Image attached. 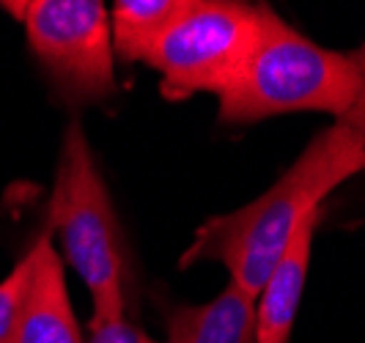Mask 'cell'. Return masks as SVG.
<instances>
[{
    "instance_id": "cell-1",
    "label": "cell",
    "mask_w": 365,
    "mask_h": 343,
    "mask_svg": "<svg viewBox=\"0 0 365 343\" xmlns=\"http://www.w3.org/2000/svg\"><path fill=\"white\" fill-rule=\"evenodd\" d=\"M360 170H365V143L335 121L313 138L264 195L201 222L179 267L217 261L231 277L228 283L258 297L302 222L313 212H322L329 193Z\"/></svg>"
},
{
    "instance_id": "cell-2",
    "label": "cell",
    "mask_w": 365,
    "mask_h": 343,
    "mask_svg": "<svg viewBox=\"0 0 365 343\" xmlns=\"http://www.w3.org/2000/svg\"><path fill=\"white\" fill-rule=\"evenodd\" d=\"M360 93V69L351 53L319 47L269 11L250 58L220 93L222 124H256L283 113H329L341 121Z\"/></svg>"
},
{
    "instance_id": "cell-3",
    "label": "cell",
    "mask_w": 365,
    "mask_h": 343,
    "mask_svg": "<svg viewBox=\"0 0 365 343\" xmlns=\"http://www.w3.org/2000/svg\"><path fill=\"white\" fill-rule=\"evenodd\" d=\"M47 206L50 228L61 239V253L91 294V324L127 319V242L80 121H69L61 135Z\"/></svg>"
},
{
    "instance_id": "cell-4",
    "label": "cell",
    "mask_w": 365,
    "mask_h": 343,
    "mask_svg": "<svg viewBox=\"0 0 365 343\" xmlns=\"http://www.w3.org/2000/svg\"><path fill=\"white\" fill-rule=\"evenodd\" d=\"M269 11L267 3L184 0L182 11L143 55V63L160 72L165 99L220 96L250 58Z\"/></svg>"
},
{
    "instance_id": "cell-5",
    "label": "cell",
    "mask_w": 365,
    "mask_h": 343,
    "mask_svg": "<svg viewBox=\"0 0 365 343\" xmlns=\"http://www.w3.org/2000/svg\"><path fill=\"white\" fill-rule=\"evenodd\" d=\"M61 96L88 105L115 93L110 11L99 0H3Z\"/></svg>"
},
{
    "instance_id": "cell-6",
    "label": "cell",
    "mask_w": 365,
    "mask_h": 343,
    "mask_svg": "<svg viewBox=\"0 0 365 343\" xmlns=\"http://www.w3.org/2000/svg\"><path fill=\"white\" fill-rule=\"evenodd\" d=\"M31 277L19 313L17 343H86L66 291V275L53 236H36L28 247Z\"/></svg>"
},
{
    "instance_id": "cell-7",
    "label": "cell",
    "mask_w": 365,
    "mask_h": 343,
    "mask_svg": "<svg viewBox=\"0 0 365 343\" xmlns=\"http://www.w3.org/2000/svg\"><path fill=\"white\" fill-rule=\"evenodd\" d=\"M322 212H313L294 234L256 300V343H289L311 267L313 236Z\"/></svg>"
},
{
    "instance_id": "cell-8",
    "label": "cell",
    "mask_w": 365,
    "mask_h": 343,
    "mask_svg": "<svg viewBox=\"0 0 365 343\" xmlns=\"http://www.w3.org/2000/svg\"><path fill=\"white\" fill-rule=\"evenodd\" d=\"M256 300L228 283L203 305L170 307L165 343H256Z\"/></svg>"
},
{
    "instance_id": "cell-9",
    "label": "cell",
    "mask_w": 365,
    "mask_h": 343,
    "mask_svg": "<svg viewBox=\"0 0 365 343\" xmlns=\"http://www.w3.org/2000/svg\"><path fill=\"white\" fill-rule=\"evenodd\" d=\"M184 0H118L110 11L113 53L121 61H143L146 50L182 11Z\"/></svg>"
},
{
    "instance_id": "cell-10",
    "label": "cell",
    "mask_w": 365,
    "mask_h": 343,
    "mask_svg": "<svg viewBox=\"0 0 365 343\" xmlns=\"http://www.w3.org/2000/svg\"><path fill=\"white\" fill-rule=\"evenodd\" d=\"M31 277V253H25L14 264V270L0 280V343H17L19 313Z\"/></svg>"
},
{
    "instance_id": "cell-11",
    "label": "cell",
    "mask_w": 365,
    "mask_h": 343,
    "mask_svg": "<svg viewBox=\"0 0 365 343\" xmlns=\"http://www.w3.org/2000/svg\"><path fill=\"white\" fill-rule=\"evenodd\" d=\"M86 343H160L143 329L121 319V322H108V324H91V338Z\"/></svg>"
},
{
    "instance_id": "cell-12",
    "label": "cell",
    "mask_w": 365,
    "mask_h": 343,
    "mask_svg": "<svg viewBox=\"0 0 365 343\" xmlns=\"http://www.w3.org/2000/svg\"><path fill=\"white\" fill-rule=\"evenodd\" d=\"M351 55H354L357 69H360V93H357L354 105L349 108V113L338 121V124H344L346 129H351V132L365 143V44L360 47V50H354Z\"/></svg>"
}]
</instances>
